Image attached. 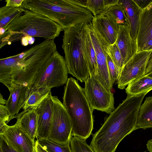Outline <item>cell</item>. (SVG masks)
<instances>
[{"label":"cell","mask_w":152,"mask_h":152,"mask_svg":"<svg viewBox=\"0 0 152 152\" xmlns=\"http://www.w3.org/2000/svg\"><path fill=\"white\" fill-rule=\"evenodd\" d=\"M152 50V39L148 41L145 45L142 50Z\"/></svg>","instance_id":"8d00e7d4"},{"label":"cell","mask_w":152,"mask_h":152,"mask_svg":"<svg viewBox=\"0 0 152 152\" xmlns=\"http://www.w3.org/2000/svg\"><path fill=\"white\" fill-rule=\"evenodd\" d=\"M120 0L123 5L126 14L132 37L134 40L137 42L142 10L133 0Z\"/></svg>","instance_id":"ffe728a7"},{"label":"cell","mask_w":152,"mask_h":152,"mask_svg":"<svg viewBox=\"0 0 152 152\" xmlns=\"http://www.w3.org/2000/svg\"><path fill=\"white\" fill-rule=\"evenodd\" d=\"M68 74L64 58L56 51L39 69L31 88L51 89L66 84Z\"/></svg>","instance_id":"52a82bcc"},{"label":"cell","mask_w":152,"mask_h":152,"mask_svg":"<svg viewBox=\"0 0 152 152\" xmlns=\"http://www.w3.org/2000/svg\"><path fill=\"white\" fill-rule=\"evenodd\" d=\"M149 152H152V141L151 143L149 149Z\"/></svg>","instance_id":"f35d334b"},{"label":"cell","mask_w":152,"mask_h":152,"mask_svg":"<svg viewBox=\"0 0 152 152\" xmlns=\"http://www.w3.org/2000/svg\"><path fill=\"white\" fill-rule=\"evenodd\" d=\"M147 91L127 96L105 119L93 135L90 145L95 152H115L126 136L139 129L137 125L140 107Z\"/></svg>","instance_id":"6da1fadb"},{"label":"cell","mask_w":152,"mask_h":152,"mask_svg":"<svg viewBox=\"0 0 152 152\" xmlns=\"http://www.w3.org/2000/svg\"><path fill=\"white\" fill-rule=\"evenodd\" d=\"M38 143L48 152H72L70 142L61 145L48 139L37 138Z\"/></svg>","instance_id":"83f0119b"},{"label":"cell","mask_w":152,"mask_h":152,"mask_svg":"<svg viewBox=\"0 0 152 152\" xmlns=\"http://www.w3.org/2000/svg\"><path fill=\"white\" fill-rule=\"evenodd\" d=\"M24 0H6V5L13 7H19L21 6Z\"/></svg>","instance_id":"836d02e7"},{"label":"cell","mask_w":152,"mask_h":152,"mask_svg":"<svg viewBox=\"0 0 152 152\" xmlns=\"http://www.w3.org/2000/svg\"><path fill=\"white\" fill-rule=\"evenodd\" d=\"M0 136L17 152H35V142L15 124L9 126L0 121Z\"/></svg>","instance_id":"7c38bea8"},{"label":"cell","mask_w":152,"mask_h":152,"mask_svg":"<svg viewBox=\"0 0 152 152\" xmlns=\"http://www.w3.org/2000/svg\"><path fill=\"white\" fill-rule=\"evenodd\" d=\"M133 1L142 10L146 8L152 2V0H133Z\"/></svg>","instance_id":"d6a6232c"},{"label":"cell","mask_w":152,"mask_h":152,"mask_svg":"<svg viewBox=\"0 0 152 152\" xmlns=\"http://www.w3.org/2000/svg\"><path fill=\"white\" fill-rule=\"evenodd\" d=\"M53 115L47 139L61 145L70 142L72 126L67 110L58 97L52 96Z\"/></svg>","instance_id":"ba28073f"},{"label":"cell","mask_w":152,"mask_h":152,"mask_svg":"<svg viewBox=\"0 0 152 152\" xmlns=\"http://www.w3.org/2000/svg\"><path fill=\"white\" fill-rule=\"evenodd\" d=\"M11 120L9 112L5 105L0 104V121L7 124Z\"/></svg>","instance_id":"4dcf8cb0"},{"label":"cell","mask_w":152,"mask_h":152,"mask_svg":"<svg viewBox=\"0 0 152 152\" xmlns=\"http://www.w3.org/2000/svg\"><path fill=\"white\" fill-rule=\"evenodd\" d=\"M70 145L72 152H95L86 140L76 136H71Z\"/></svg>","instance_id":"f1b7e54d"},{"label":"cell","mask_w":152,"mask_h":152,"mask_svg":"<svg viewBox=\"0 0 152 152\" xmlns=\"http://www.w3.org/2000/svg\"><path fill=\"white\" fill-rule=\"evenodd\" d=\"M107 60L110 78L113 85L114 83L115 82H117L118 80V74L116 67L110 56L107 52Z\"/></svg>","instance_id":"f546056e"},{"label":"cell","mask_w":152,"mask_h":152,"mask_svg":"<svg viewBox=\"0 0 152 152\" xmlns=\"http://www.w3.org/2000/svg\"><path fill=\"white\" fill-rule=\"evenodd\" d=\"M152 51L137 52L124 66L117 82L118 88L123 89L129 83L146 75L147 64Z\"/></svg>","instance_id":"8fae6325"},{"label":"cell","mask_w":152,"mask_h":152,"mask_svg":"<svg viewBox=\"0 0 152 152\" xmlns=\"http://www.w3.org/2000/svg\"><path fill=\"white\" fill-rule=\"evenodd\" d=\"M90 35L96 53L98 66L97 73L95 77L107 89L113 87L109 72L105 46L107 43L93 26L91 22H88Z\"/></svg>","instance_id":"30bf717a"},{"label":"cell","mask_w":152,"mask_h":152,"mask_svg":"<svg viewBox=\"0 0 152 152\" xmlns=\"http://www.w3.org/2000/svg\"><path fill=\"white\" fill-rule=\"evenodd\" d=\"M152 39V2L142 11L137 39L138 52Z\"/></svg>","instance_id":"2e32d148"},{"label":"cell","mask_w":152,"mask_h":152,"mask_svg":"<svg viewBox=\"0 0 152 152\" xmlns=\"http://www.w3.org/2000/svg\"><path fill=\"white\" fill-rule=\"evenodd\" d=\"M56 22L65 29L91 22V12L76 0H24L21 6Z\"/></svg>","instance_id":"277c9868"},{"label":"cell","mask_w":152,"mask_h":152,"mask_svg":"<svg viewBox=\"0 0 152 152\" xmlns=\"http://www.w3.org/2000/svg\"><path fill=\"white\" fill-rule=\"evenodd\" d=\"M63 104L69 116L72 126V136L86 140L93 129V112L84 88L74 78H68L64 87Z\"/></svg>","instance_id":"5b68a950"},{"label":"cell","mask_w":152,"mask_h":152,"mask_svg":"<svg viewBox=\"0 0 152 152\" xmlns=\"http://www.w3.org/2000/svg\"><path fill=\"white\" fill-rule=\"evenodd\" d=\"M105 50L110 55L115 64L118 72L119 77L124 64L116 42L111 45H109L107 43L105 46Z\"/></svg>","instance_id":"4316f807"},{"label":"cell","mask_w":152,"mask_h":152,"mask_svg":"<svg viewBox=\"0 0 152 152\" xmlns=\"http://www.w3.org/2000/svg\"><path fill=\"white\" fill-rule=\"evenodd\" d=\"M85 23L64 30L62 45L68 73L81 82L90 76L81 44V30Z\"/></svg>","instance_id":"8992f818"},{"label":"cell","mask_w":152,"mask_h":152,"mask_svg":"<svg viewBox=\"0 0 152 152\" xmlns=\"http://www.w3.org/2000/svg\"><path fill=\"white\" fill-rule=\"evenodd\" d=\"M0 94V104L5 105L7 100L4 99L1 93Z\"/></svg>","instance_id":"74e56055"},{"label":"cell","mask_w":152,"mask_h":152,"mask_svg":"<svg viewBox=\"0 0 152 152\" xmlns=\"http://www.w3.org/2000/svg\"><path fill=\"white\" fill-rule=\"evenodd\" d=\"M91 23L93 26L109 45L116 42L119 25L105 14L94 16Z\"/></svg>","instance_id":"9a60e30c"},{"label":"cell","mask_w":152,"mask_h":152,"mask_svg":"<svg viewBox=\"0 0 152 152\" xmlns=\"http://www.w3.org/2000/svg\"><path fill=\"white\" fill-rule=\"evenodd\" d=\"M51 89L47 88H29L27 99L23 109L25 110L38 105L51 92Z\"/></svg>","instance_id":"cb8c5ba5"},{"label":"cell","mask_w":152,"mask_h":152,"mask_svg":"<svg viewBox=\"0 0 152 152\" xmlns=\"http://www.w3.org/2000/svg\"><path fill=\"white\" fill-rule=\"evenodd\" d=\"M85 83L84 92L92 109L110 114L115 109L113 94L110 90L94 75H90Z\"/></svg>","instance_id":"9c48e42d"},{"label":"cell","mask_w":152,"mask_h":152,"mask_svg":"<svg viewBox=\"0 0 152 152\" xmlns=\"http://www.w3.org/2000/svg\"><path fill=\"white\" fill-rule=\"evenodd\" d=\"M138 129H152V96L146 97L140 107L137 122Z\"/></svg>","instance_id":"7402d4cb"},{"label":"cell","mask_w":152,"mask_h":152,"mask_svg":"<svg viewBox=\"0 0 152 152\" xmlns=\"http://www.w3.org/2000/svg\"><path fill=\"white\" fill-rule=\"evenodd\" d=\"M35 152H48L36 140L35 142Z\"/></svg>","instance_id":"d590c367"},{"label":"cell","mask_w":152,"mask_h":152,"mask_svg":"<svg viewBox=\"0 0 152 152\" xmlns=\"http://www.w3.org/2000/svg\"><path fill=\"white\" fill-rule=\"evenodd\" d=\"M64 31L57 23L45 16L25 10L0 30V48L28 37L54 40Z\"/></svg>","instance_id":"3957f363"},{"label":"cell","mask_w":152,"mask_h":152,"mask_svg":"<svg viewBox=\"0 0 152 152\" xmlns=\"http://www.w3.org/2000/svg\"><path fill=\"white\" fill-rule=\"evenodd\" d=\"M152 90V78L145 75L129 83L126 88L127 96H133Z\"/></svg>","instance_id":"603a6c76"},{"label":"cell","mask_w":152,"mask_h":152,"mask_svg":"<svg viewBox=\"0 0 152 152\" xmlns=\"http://www.w3.org/2000/svg\"><path fill=\"white\" fill-rule=\"evenodd\" d=\"M56 51L54 40L45 39L20 53L1 59L2 64L11 70L13 88L23 85L30 88L39 69Z\"/></svg>","instance_id":"7a4b0ae2"},{"label":"cell","mask_w":152,"mask_h":152,"mask_svg":"<svg viewBox=\"0 0 152 152\" xmlns=\"http://www.w3.org/2000/svg\"><path fill=\"white\" fill-rule=\"evenodd\" d=\"M25 10L21 7H13L5 5L0 8V28L2 30L14 18Z\"/></svg>","instance_id":"d4e9b609"},{"label":"cell","mask_w":152,"mask_h":152,"mask_svg":"<svg viewBox=\"0 0 152 152\" xmlns=\"http://www.w3.org/2000/svg\"><path fill=\"white\" fill-rule=\"evenodd\" d=\"M104 14L111 18L118 25L126 24L129 26L123 5L120 0L117 4L110 7Z\"/></svg>","instance_id":"484cf974"},{"label":"cell","mask_w":152,"mask_h":152,"mask_svg":"<svg viewBox=\"0 0 152 152\" xmlns=\"http://www.w3.org/2000/svg\"><path fill=\"white\" fill-rule=\"evenodd\" d=\"M88 23H84L82 29V46L90 76H95L97 73L98 66L95 52L90 35Z\"/></svg>","instance_id":"e0dca14e"},{"label":"cell","mask_w":152,"mask_h":152,"mask_svg":"<svg viewBox=\"0 0 152 152\" xmlns=\"http://www.w3.org/2000/svg\"><path fill=\"white\" fill-rule=\"evenodd\" d=\"M0 152H17L3 137L0 136Z\"/></svg>","instance_id":"1f68e13d"},{"label":"cell","mask_w":152,"mask_h":152,"mask_svg":"<svg viewBox=\"0 0 152 152\" xmlns=\"http://www.w3.org/2000/svg\"><path fill=\"white\" fill-rule=\"evenodd\" d=\"M17 121L15 124L25 132L34 141L37 129V116L33 107L24 110L15 116Z\"/></svg>","instance_id":"d6986e66"},{"label":"cell","mask_w":152,"mask_h":152,"mask_svg":"<svg viewBox=\"0 0 152 152\" xmlns=\"http://www.w3.org/2000/svg\"><path fill=\"white\" fill-rule=\"evenodd\" d=\"M80 5L94 15L104 14L111 7L117 4L119 0H76Z\"/></svg>","instance_id":"44dd1931"},{"label":"cell","mask_w":152,"mask_h":152,"mask_svg":"<svg viewBox=\"0 0 152 152\" xmlns=\"http://www.w3.org/2000/svg\"><path fill=\"white\" fill-rule=\"evenodd\" d=\"M51 92L39 104L33 107L37 116V129L36 138L47 139L51 126L53 102Z\"/></svg>","instance_id":"4fadbf2b"},{"label":"cell","mask_w":152,"mask_h":152,"mask_svg":"<svg viewBox=\"0 0 152 152\" xmlns=\"http://www.w3.org/2000/svg\"><path fill=\"white\" fill-rule=\"evenodd\" d=\"M116 42L125 65L138 51L137 42L132 37L129 26L119 25Z\"/></svg>","instance_id":"5bb4252c"},{"label":"cell","mask_w":152,"mask_h":152,"mask_svg":"<svg viewBox=\"0 0 152 152\" xmlns=\"http://www.w3.org/2000/svg\"><path fill=\"white\" fill-rule=\"evenodd\" d=\"M148 77L152 78V72L146 75Z\"/></svg>","instance_id":"ab89813d"},{"label":"cell","mask_w":152,"mask_h":152,"mask_svg":"<svg viewBox=\"0 0 152 152\" xmlns=\"http://www.w3.org/2000/svg\"><path fill=\"white\" fill-rule=\"evenodd\" d=\"M29 88L23 85L14 86L10 91V95L6 104L11 119L15 118L26 100Z\"/></svg>","instance_id":"ac0fdd59"},{"label":"cell","mask_w":152,"mask_h":152,"mask_svg":"<svg viewBox=\"0 0 152 152\" xmlns=\"http://www.w3.org/2000/svg\"><path fill=\"white\" fill-rule=\"evenodd\" d=\"M152 72V51H151L147 63L145 70V75Z\"/></svg>","instance_id":"e575fe53"},{"label":"cell","mask_w":152,"mask_h":152,"mask_svg":"<svg viewBox=\"0 0 152 152\" xmlns=\"http://www.w3.org/2000/svg\"><path fill=\"white\" fill-rule=\"evenodd\" d=\"M146 152V151H144V152Z\"/></svg>","instance_id":"60d3db41"}]
</instances>
